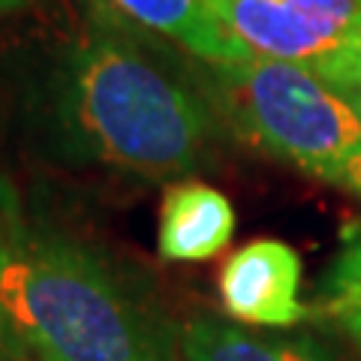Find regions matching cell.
<instances>
[{"label":"cell","instance_id":"4","mask_svg":"<svg viewBox=\"0 0 361 361\" xmlns=\"http://www.w3.org/2000/svg\"><path fill=\"white\" fill-rule=\"evenodd\" d=\"M301 256L289 244L259 238L226 259L220 298L229 316L247 325L286 329L307 316L298 298Z\"/></svg>","mask_w":361,"mask_h":361},{"label":"cell","instance_id":"7","mask_svg":"<svg viewBox=\"0 0 361 361\" xmlns=\"http://www.w3.org/2000/svg\"><path fill=\"white\" fill-rule=\"evenodd\" d=\"M121 16L169 37L211 66L250 61L256 54L232 37L214 13L211 0H109Z\"/></svg>","mask_w":361,"mask_h":361},{"label":"cell","instance_id":"2","mask_svg":"<svg viewBox=\"0 0 361 361\" xmlns=\"http://www.w3.org/2000/svg\"><path fill=\"white\" fill-rule=\"evenodd\" d=\"M54 123L78 160L154 180L193 172L214 145L199 94L111 30L87 33L63 63Z\"/></svg>","mask_w":361,"mask_h":361},{"label":"cell","instance_id":"14","mask_svg":"<svg viewBox=\"0 0 361 361\" xmlns=\"http://www.w3.org/2000/svg\"><path fill=\"white\" fill-rule=\"evenodd\" d=\"M25 0H0V13H9V9H18Z\"/></svg>","mask_w":361,"mask_h":361},{"label":"cell","instance_id":"12","mask_svg":"<svg viewBox=\"0 0 361 361\" xmlns=\"http://www.w3.org/2000/svg\"><path fill=\"white\" fill-rule=\"evenodd\" d=\"M337 184H343V187L353 190V193L361 196V148L343 163V172H341V180H337Z\"/></svg>","mask_w":361,"mask_h":361},{"label":"cell","instance_id":"1","mask_svg":"<svg viewBox=\"0 0 361 361\" xmlns=\"http://www.w3.org/2000/svg\"><path fill=\"white\" fill-rule=\"evenodd\" d=\"M0 343L33 361H178L180 334L106 259L63 235L9 238Z\"/></svg>","mask_w":361,"mask_h":361},{"label":"cell","instance_id":"6","mask_svg":"<svg viewBox=\"0 0 361 361\" xmlns=\"http://www.w3.org/2000/svg\"><path fill=\"white\" fill-rule=\"evenodd\" d=\"M235 235V208L217 187L178 180L160 205V256L166 262H205Z\"/></svg>","mask_w":361,"mask_h":361},{"label":"cell","instance_id":"5","mask_svg":"<svg viewBox=\"0 0 361 361\" xmlns=\"http://www.w3.org/2000/svg\"><path fill=\"white\" fill-rule=\"evenodd\" d=\"M211 6L226 30L256 58L298 63L310 73L325 66L346 45H361L325 33L286 0H211Z\"/></svg>","mask_w":361,"mask_h":361},{"label":"cell","instance_id":"3","mask_svg":"<svg viewBox=\"0 0 361 361\" xmlns=\"http://www.w3.org/2000/svg\"><path fill=\"white\" fill-rule=\"evenodd\" d=\"M214 94L241 139L331 184L361 148V115L298 63L250 58L214 66Z\"/></svg>","mask_w":361,"mask_h":361},{"label":"cell","instance_id":"10","mask_svg":"<svg viewBox=\"0 0 361 361\" xmlns=\"http://www.w3.org/2000/svg\"><path fill=\"white\" fill-rule=\"evenodd\" d=\"M286 4H292L331 37L343 42H361V0H286Z\"/></svg>","mask_w":361,"mask_h":361},{"label":"cell","instance_id":"9","mask_svg":"<svg viewBox=\"0 0 361 361\" xmlns=\"http://www.w3.org/2000/svg\"><path fill=\"white\" fill-rule=\"evenodd\" d=\"M322 313L361 346V220L343 232V247L322 280Z\"/></svg>","mask_w":361,"mask_h":361},{"label":"cell","instance_id":"8","mask_svg":"<svg viewBox=\"0 0 361 361\" xmlns=\"http://www.w3.org/2000/svg\"><path fill=\"white\" fill-rule=\"evenodd\" d=\"M184 361H334L307 337L253 334L220 319H196L180 331Z\"/></svg>","mask_w":361,"mask_h":361},{"label":"cell","instance_id":"15","mask_svg":"<svg viewBox=\"0 0 361 361\" xmlns=\"http://www.w3.org/2000/svg\"><path fill=\"white\" fill-rule=\"evenodd\" d=\"M6 196H9V190H6V187H4V184H0V202H4V199H6Z\"/></svg>","mask_w":361,"mask_h":361},{"label":"cell","instance_id":"11","mask_svg":"<svg viewBox=\"0 0 361 361\" xmlns=\"http://www.w3.org/2000/svg\"><path fill=\"white\" fill-rule=\"evenodd\" d=\"M316 75L325 85H331L361 115V45H346L341 54H334L329 63L319 66Z\"/></svg>","mask_w":361,"mask_h":361},{"label":"cell","instance_id":"13","mask_svg":"<svg viewBox=\"0 0 361 361\" xmlns=\"http://www.w3.org/2000/svg\"><path fill=\"white\" fill-rule=\"evenodd\" d=\"M6 250H9V235L0 229V271H4V259H6Z\"/></svg>","mask_w":361,"mask_h":361}]
</instances>
